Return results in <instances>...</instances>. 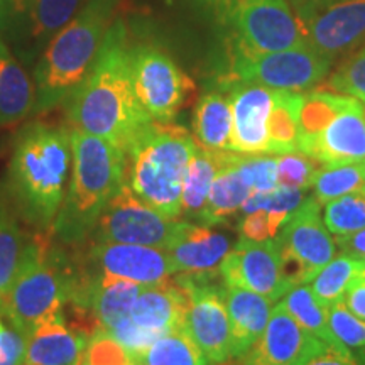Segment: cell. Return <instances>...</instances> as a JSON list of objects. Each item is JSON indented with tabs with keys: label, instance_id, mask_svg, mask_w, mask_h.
Instances as JSON below:
<instances>
[{
	"label": "cell",
	"instance_id": "obj_1",
	"mask_svg": "<svg viewBox=\"0 0 365 365\" xmlns=\"http://www.w3.org/2000/svg\"><path fill=\"white\" fill-rule=\"evenodd\" d=\"M70 120L76 129L102 137L124 153L153 122L135 95L130 49L120 19L108 27L97 61L70 98Z\"/></svg>",
	"mask_w": 365,
	"mask_h": 365
},
{
	"label": "cell",
	"instance_id": "obj_2",
	"mask_svg": "<svg viewBox=\"0 0 365 365\" xmlns=\"http://www.w3.org/2000/svg\"><path fill=\"white\" fill-rule=\"evenodd\" d=\"M70 175V130L31 124L19 132L9 166V191L27 223L39 228L53 227Z\"/></svg>",
	"mask_w": 365,
	"mask_h": 365
},
{
	"label": "cell",
	"instance_id": "obj_3",
	"mask_svg": "<svg viewBox=\"0 0 365 365\" xmlns=\"http://www.w3.org/2000/svg\"><path fill=\"white\" fill-rule=\"evenodd\" d=\"M70 182L53 232L65 244H78L93 234L103 208L127 181V154L76 127L70 130Z\"/></svg>",
	"mask_w": 365,
	"mask_h": 365
},
{
	"label": "cell",
	"instance_id": "obj_4",
	"mask_svg": "<svg viewBox=\"0 0 365 365\" xmlns=\"http://www.w3.org/2000/svg\"><path fill=\"white\" fill-rule=\"evenodd\" d=\"M120 0H86L54 36L34 68V110L48 112L73 97L93 68Z\"/></svg>",
	"mask_w": 365,
	"mask_h": 365
},
{
	"label": "cell",
	"instance_id": "obj_5",
	"mask_svg": "<svg viewBox=\"0 0 365 365\" xmlns=\"http://www.w3.org/2000/svg\"><path fill=\"white\" fill-rule=\"evenodd\" d=\"M196 149L185 127L153 120L127 149V185L166 217L180 218L182 180Z\"/></svg>",
	"mask_w": 365,
	"mask_h": 365
},
{
	"label": "cell",
	"instance_id": "obj_6",
	"mask_svg": "<svg viewBox=\"0 0 365 365\" xmlns=\"http://www.w3.org/2000/svg\"><path fill=\"white\" fill-rule=\"evenodd\" d=\"M78 281L80 274L71 271L49 242L31 240L26 261L0 304V314H6L27 340L39 323L65 312Z\"/></svg>",
	"mask_w": 365,
	"mask_h": 365
},
{
	"label": "cell",
	"instance_id": "obj_7",
	"mask_svg": "<svg viewBox=\"0 0 365 365\" xmlns=\"http://www.w3.org/2000/svg\"><path fill=\"white\" fill-rule=\"evenodd\" d=\"M86 0H4L0 36L21 63H34Z\"/></svg>",
	"mask_w": 365,
	"mask_h": 365
},
{
	"label": "cell",
	"instance_id": "obj_8",
	"mask_svg": "<svg viewBox=\"0 0 365 365\" xmlns=\"http://www.w3.org/2000/svg\"><path fill=\"white\" fill-rule=\"evenodd\" d=\"M274 239L279 245L286 274L293 286L309 284L339 250L335 237L323 220L322 205L314 196L304 198L286 218Z\"/></svg>",
	"mask_w": 365,
	"mask_h": 365
},
{
	"label": "cell",
	"instance_id": "obj_9",
	"mask_svg": "<svg viewBox=\"0 0 365 365\" xmlns=\"http://www.w3.org/2000/svg\"><path fill=\"white\" fill-rule=\"evenodd\" d=\"M307 46L331 61L365 44V0H296Z\"/></svg>",
	"mask_w": 365,
	"mask_h": 365
},
{
	"label": "cell",
	"instance_id": "obj_10",
	"mask_svg": "<svg viewBox=\"0 0 365 365\" xmlns=\"http://www.w3.org/2000/svg\"><path fill=\"white\" fill-rule=\"evenodd\" d=\"M235 56L286 51L307 46L298 16L286 0H240L232 12Z\"/></svg>",
	"mask_w": 365,
	"mask_h": 365
},
{
	"label": "cell",
	"instance_id": "obj_11",
	"mask_svg": "<svg viewBox=\"0 0 365 365\" xmlns=\"http://www.w3.org/2000/svg\"><path fill=\"white\" fill-rule=\"evenodd\" d=\"M130 71L137 98L154 122H171L193 91V81L161 49H130Z\"/></svg>",
	"mask_w": 365,
	"mask_h": 365
},
{
	"label": "cell",
	"instance_id": "obj_12",
	"mask_svg": "<svg viewBox=\"0 0 365 365\" xmlns=\"http://www.w3.org/2000/svg\"><path fill=\"white\" fill-rule=\"evenodd\" d=\"M180 223L178 218L166 217L145 203L125 181L103 208L93 234L97 242L164 249L176 234Z\"/></svg>",
	"mask_w": 365,
	"mask_h": 365
},
{
	"label": "cell",
	"instance_id": "obj_13",
	"mask_svg": "<svg viewBox=\"0 0 365 365\" xmlns=\"http://www.w3.org/2000/svg\"><path fill=\"white\" fill-rule=\"evenodd\" d=\"M213 279V276L191 274L176 276V282L188 296L186 330L210 365H220L232 359L234 340L230 318L222 298V284H215Z\"/></svg>",
	"mask_w": 365,
	"mask_h": 365
},
{
	"label": "cell",
	"instance_id": "obj_14",
	"mask_svg": "<svg viewBox=\"0 0 365 365\" xmlns=\"http://www.w3.org/2000/svg\"><path fill=\"white\" fill-rule=\"evenodd\" d=\"M331 65V59L309 46H301L257 56H234L228 76L272 90L304 91L322 83Z\"/></svg>",
	"mask_w": 365,
	"mask_h": 365
},
{
	"label": "cell",
	"instance_id": "obj_15",
	"mask_svg": "<svg viewBox=\"0 0 365 365\" xmlns=\"http://www.w3.org/2000/svg\"><path fill=\"white\" fill-rule=\"evenodd\" d=\"M220 277L223 284L249 289L271 301H281L293 287L276 239L240 237L220 264Z\"/></svg>",
	"mask_w": 365,
	"mask_h": 365
},
{
	"label": "cell",
	"instance_id": "obj_16",
	"mask_svg": "<svg viewBox=\"0 0 365 365\" xmlns=\"http://www.w3.org/2000/svg\"><path fill=\"white\" fill-rule=\"evenodd\" d=\"M328 350V345L304 330L279 301L261 339L230 365H307Z\"/></svg>",
	"mask_w": 365,
	"mask_h": 365
},
{
	"label": "cell",
	"instance_id": "obj_17",
	"mask_svg": "<svg viewBox=\"0 0 365 365\" xmlns=\"http://www.w3.org/2000/svg\"><path fill=\"white\" fill-rule=\"evenodd\" d=\"M218 86H222L232 100L234 130L230 150L239 154H269V118L277 90L230 76L222 80Z\"/></svg>",
	"mask_w": 365,
	"mask_h": 365
},
{
	"label": "cell",
	"instance_id": "obj_18",
	"mask_svg": "<svg viewBox=\"0 0 365 365\" xmlns=\"http://www.w3.org/2000/svg\"><path fill=\"white\" fill-rule=\"evenodd\" d=\"M298 150L322 166L362 163L365 159V103L355 98L322 130L301 139Z\"/></svg>",
	"mask_w": 365,
	"mask_h": 365
},
{
	"label": "cell",
	"instance_id": "obj_19",
	"mask_svg": "<svg viewBox=\"0 0 365 365\" xmlns=\"http://www.w3.org/2000/svg\"><path fill=\"white\" fill-rule=\"evenodd\" d=\"M91 262L100 274L122 277L143 286L158 284L170 279L176 269L164 249L115 242H95Z\"/></svg>",
	"mask_w": 365,
	"mask_h": 365
},
{
	"label": "cell",
	"instance_id": "obj_20",
	"mask_svg": "<svg viewBox=\"0 0 365 365\" xmlns=\"http://www.w3.org/2000/svg\"><path fill=\"white\" fill-rule=\"evenodd\" d=\"M230 237L196 222L181 220L176 234L164 247L176 274L220 276V264L230 252Z\"/></svg>",
	"mask_w": 365,
	"mask_h": 365
},
{
	"label": "cell",
	"instance_id": "obj_21",
	"mask_svg": "<svg viewBox=\"0 0 365 365\" xmlns=\"http://www.w3.org/2000/svg\"><path fill=\"white\" fill-rule=\"evenodd\" d=\"M188 296L176 279L144 286L130 309V319L137 327L166 335L173 330L186 328Z\"/></svg>",
	"mask_w": 365,
	"mask_h": 365
},
{
	"label": "cell",
	"instance_id": "obj_22",
	"mask_svg": "<svg viewBox=\"0 0 365 365\" xmlns=\"http://www.w3.org/2000/svg\"><path fill=\"white\" fill-rule=\"evenodd\" d=\"M88 340L83 331L68 327L63 312L44 319L27 336L24 359L39 365H76Z\"/></svg>",
	"mask_w": 365,
	"mask_h": 365
},
{
	"label": "cell",
	"instance_id": "obj_23",
	"mask_svg": "<svg viewBox=\"0 0 365 365\" xmlns=\"http://www.w3.org/2000/svg\"><path fill=\"white\" fill-rule=\"evenodd\" d=\"M222 298L232 325L234 350L232 359H239L261 339L272 313V301L242 287L222 282Z\"/></svg>",
	"mask_w": 365,
	"mask_h": 365
},
{
	"label": "cell",
	"instance_id": "obj_24",
	"mask_svg": "<svg viewBox=\"0 0 365 365\" xmlns=\"http://www.w3.org/2000/svg\"><path fill=\"white\" fill-rule=\"evenodd\" d=\"M34 85L0 36V127L14 125L34 110Z\"/></svg>",
	"mask_w": 365,
	"mask_h": 365
},
{
	"label": "cell",
	"instance_id": "obj_25",
	"mask_svg": "<svg viewBox=\"0 0 365 365\" xmlns=\"http://www.w3.org/2000/svg\"><path fill=\"white\" fill-rule=\"evenodd\" d=\"M234 113L232 100L222 86L208 91L198 100L193 115V137L200 148L230 150Z\"/></svg>",
	"mask_w": 365,
	"mask_h": 365
},
{
	"label": "cell",
	"instance_id": "obj_26",
	"mask_svg": "<svg viewBox=\"0 0 365 365\" xmlns=\"http://www.w3.org/2000/svg\"><path fill=\"white\" fill-rule=\"evenodd\" d=\"M250 195L252 190L249 188L234 164V150H227L225 163L212 182L207 205L198 223L213 227L228 222L242 212V207Z\"/></svg>",
	"mask_w": 365,
	"mask_h": 365
},
{
	"label": "cell",
	"instance_id": "obj_27",
	"mask_svg": "<svg viewBox=\"0 0 365 365\" xmlns=\"http://www.w3.org/2000/svg\"><path fill=\"white\" fill-rule=\"evenodd\" d=\"M227 150L196 149L182 180L181 208L188 222H198L207 205L212 182L225 163Z\"/></svg>",
	"mask_w": 365,
	"mask_h": 365
},
{
	"label": "cell",
	"instance_id": "obj_28",
	"mask_svg": "<svg viewBox=\"0 0 365 365\" xmlns=\"http://www.w3.org/2000/svg\"><path fill=\"white\" fill-rule=\"evenodd\" d=\"M281 303L289 312L296 322L299 323L304 330L313 333L317 339L328 345V349L341 355H354L355 350H350L341 341L333 335L330 322H328V309L323 308L314 298L312 287L307 284H298L291 287L287 293L282 296Z\"/></svg>",
	"mask_w": 365,
	"mask_h": 365
},
{
	"label": "cell",
	"instance_id": "obj_29",
	"mask_svg": "<svg viewBox=\"0 0 365 365\" xmlns=\"http://www.w3.org/2000/svg\"><path fill=\"white\" fill-rule=\"evenodd\" d=\"M301 103L303 91H276V100L269 118V154L272 156L298 150Z\"/></svg>",
	"mask_w": 365,
	"mask_h": 365
},
{
	"label": "cell",
	"instance_id": "obj_30",
	"mask_svg": "<svg viewBox=\"0 0 365 365\" xmlns=\"http://www.w3.org/2000/svg\"><path fill=\"white\" fill-rule=\"evenodd\" d=\"M360 276H365V261L352 254L341 252L335 255L325 267L309 282L314 298L323 308H330L339 303L349 289V286Z\"/></svg>",
	"mask_w": 365,
	"mask_h": 365
},
{
	"label": "cell",
	"instance_id": "obj_31",
	"mask_svg": "<svg viewBox=\"0 0 365 365\" xmlns=\"http://www.w3.org/2000/svg\"><path fill=\"white\" fill-rule=\"evenodd\" d=\"M143 365H210L186 328L173 330L158 339L140 357Z\"/></svg>",
	"mask_w": 365,
	"mask_h": 365
},
{
	"label": "cell",
	"instance_id": "obj_32",
	"mask_svg": "<svg viewBox=\"0 0 365 365\" xmlns=\"http://www.w3.org/2000/svg\"><path fill=\"white\" fill-rule=\"evenodd\" d=\"M29 245L17 222L0 210V304L26 261Z\"/></svg>",
	"mask_w": 365,
	"mask_h": 365
},
{
	"label": "cell",
	"instance_id": "obj_33",
	"mask_svg": "<svg viewBox=\"0 0 365 365\" xmlns=\"http://www.w3.org/2000/svg\"><path fill=\"white\" fill-rule=\"evenodd\" d=\"M365 190V170L362 163L331 164L319 168L313 182V196L325 207L331 200Z\"/></svg>",
	"mask_w": 365,
	"mask_h": 365
},
{
	"label": "cell",
	"instance_id": "obj_34",
	"mask_svg": "<svg viewBox=\"0 0 365 365\" xmlns=\"http://www.w3.org/2000/svg\"><path fill=\"white\" fill-rule=\"evenodd\" d=\"M323 220L330 234L349 237L365 228V190L331 200L325 205Z\"/></svg>",
	"mask_w": 365,
	"mask_h": 365
},
{
	"label": "cell",
	"instance_id": "obj_35",
	"mask_svg": "<svg viewBox=\"0 0 365 365\" xmlns=\"http://www.w3.org/2000/svg\"><path fill=\"white\" fill-rule=\"evenodd\" d=\"M234 164L252 193H269L279 186L277 156L234 153Z\"/></svg>",
	"mask_w": 365,
	"mask_h": 365
},
{
	"label": "cell",
	"instance_id": "obj_36",
	"mask_svg": "<svg viewBox=\"0 0 365 365\" xmlns=\"http://www.w3.org/2000/svg\"><path fill=\"white\" fill-rule=\"evenodd\" d=\"M328 88L365 103V44L345 56L328 78Z\"/></svg>",
	"mask_w": 365,
	"mask_h": 365
},
{
	"label": "cell",
	"instance_id": "obj_37",
	"mask_svg": "<svg viewBox=\"0 0 365 365\" xmlns=\"http://www.w3.org/2000/svg\"><path fill=\"white\" fill-rule=\"evenodd\" d=\"M319 166L322 164L318 161L299 153V150L279 154L277 156V180L282 186H291V188L307 191L313 188Z\"/></svg>",
	"mask_w": 365,
	"mask_h": 365
},
{
	"label": "cell",
	"instance_id": "obj_38",
	"mask_svg": "<svg viewBox=\"0 0 365 365\" xmlns=\"http://www.w3.org/2000/svg\"><path fill=\"white\" fill-rule=\"evenodd\" d=\"M137 360L108 331L98 330L90 336L83 352V365H130Z\"/></svg>",
	"mask_w": 365,
	"mask_h": 365
},
{
	"label": "cell",
	"instance_id": "obj_39",
	"mask_svg": "<svg viewBox=\"0 0 365 365\" xmlns=\"http://www.w3.org/2000/svg\"><path fill=\"white\" fill-rule=\"evenodd\" d=\"M328 322L333 335L350 350L365 349V323L349 312L344 301L328 308Z\"/></svg>",
	"mask_w": 365,
	"mask_h": 365
},
{
	"label": "cell",
	"instance_id": "obj_40",
	"mask_svg": "<svg viewBox=\"0 0 365 365\" xmlns=\"http://www.w3.org/2000/svg\"><path fill=\"white\" fill-rule=\"evenodd\" d=\"M289 215L271 212V210L259 208L250 213H244L239 220L240 237L250 240H267L274 239Z\"/></svg>",
	"mask_w": 365,
	"mask_h": 365
},
{
	"label": "cell",
	"instance_id": "obj_41",
	"mask_svg": "<svg viewBox=\"0 0 365 365\" xmlns=\"http://www.w3.org/2000/svg\"><path fill=\"white\" fill-rule=\"evenodd\" d=\"M107 331L129 350V354L137 360V362H140V357L145 354V350L163 336L154 331L144 330V328L137 327L130 319V317L120 319V322L115 323L112 328H108Z\"/></svg>",
	"mask_w": 365,
	"mask_h": 365
},
{
	"label": "cell",
	"instance_id": "obj_42",
	"mask_svg": "<svg viewBox=\"0 0 365 365\" xmlns=\"http://www.w3.org/2000/svg\"><path fill=\"white\" fill-rule=\"evenodd\" d=\"M26 336L0 323V365H21L26 357Z\"/></svg>",
	"mask_w": 365,
	"mask_h": 365
},
{
	"label": "cell",
	"instance_id": "obj_43",
	"mask_svg": "<svg viewBox=\"0 0 365 365\" xmlns=\"http://www.w3.org/2000/svg\"><path fill=\"white\" fill-rule=\"evenodd\" d=\"M344 304L349 312L365 323V276H360L349 286L344 296Z\"/></svg>",
	"mask_w": 365,
	"mask_h": 365
},
{
	"label": "cell",
	"instance_id": "obj_44",
	"mask_svg": "<svg viewBox=\"0 0 365 365\" xmlns=\"http://www.w3.org/2000/svg\"><path fill=\"white\" fill-rule=\"evenodd\" d=\"M307 365H365V349H357L354 355H341L328 350L309 360Z\"/></svg>",
	"mask_w": 365,
	"mask_h": 365
},
{
	"label": "cell",
	"instance_id": "obj_45",
	"mask_svg": "<svg viewBox=\"0 0 365 365\" xmlns=\"http://www.w3.org/2000/svg\"><path fill=\"white\" fill-rule=\"evenodd\" d=\"M335 242L336 247H339L341 252L352 254L355 257H360L365 261V228L354 235L336 237Z\"/></svg>",
	"mask_w": 365,
	"mask_h": 365
},
{
	"label": "cell",
	"instance_id": "obj_46",
	"mask_svg": "<svg viewBox=\"0 0 365 365\" xmlns=\"http://www.w3.org/2000/svg\"><path fill=\"white\" fill-rule=\"evenodd\" d=\"M21 365H39V364H34V362H29V360H22V362H21Z\"/></svg>",
	"mask_w": 365,
	"mask_h": 365
},
{
	"label": "cell",
	"instance_id": "obj_47",
	"mask_svg": "<svg viewBox=\"0 0 365 365\" xmlns=\"http://www.w3.org/2000/svg\"><path fill=\"white\" fill-rule=\"evenodd\" d=\"M76 365H83V357H81V359H80V362H78V364H76Z\"/></svg>",
	"mask_w": 365,
	"mask_h": 365
},
{
	"label": "cell",
	"instance_id": "obj_48",
	"mask_svg": "<svg viewBox=\"0 0 365 365\" xmlns=\"http://www.w3.org/2000/svg\"><path fill=\"white\" fill-rule=\"evenodd\" d=\"M130 365H143L140 362H134V364H130Z\"/></svg>",
	"mask_w": 365,
	"mask_h": 365
},
{
	"label": "cell",
	"instance_id": "obj_49",
	"mask_svg": "<svg viewBox=\"0 0 365 365\" xmlns=\"http://www.w3.org/2000/svg\"><path fill=\"white\" fill-rule=\"evenodd\" d=\"M362 166H364V170H365V159L362 161Z\"/></svg>",
	"mask_w": 365,
	"mask_h": 365
},
{
	"label": "cell",
	"instance_id": "obj_50",
	"mask_svg": "<svg viewBox=\"0 0 365 365\" xmlns=\"http://www.w3.org/2000/svg\"><path fill=\"white\" fill-rule=\"evenodd\" d=\"M4 2V0H0V4H2Z\"/></svg>",
	"mask_w": 365,
	"mask_h": 365
},
{
	"label": "cell",
	"instance_id": "obj_51",
	"mask_svg": "<svg viewBox=\"0 0 365 365\" xmlns=\"http://www.w3.org/2000/svg\"><path fill=\"white\" fill-rule=\"evenodd\" d=\"M0 323H2V319H0Z\"/></svg>",
	"mask_w": 365,
	"mask_h": 365
}]
</instances>
